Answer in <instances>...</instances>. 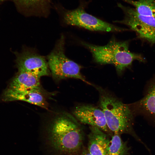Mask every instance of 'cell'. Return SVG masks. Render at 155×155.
<instances>
[{"mask_svg":"<svg viewBox=\"0 0 155 155\" xmlns=\"http://www.w3.org/2000/svg\"><path fill=\"white\" fill-rule=\"evenodd\" d=\"M47 139L50 146L58 153L75 155L82 150L83 132L76 118L65 113L55 117L50 123Z\"/></svg>","mask_w":155,"mask_h":155,"instance_id":"obj_1","label":"cell"},{"mask_svg":"<svg viewBox=\"0 0 155 155\" xmlns=\"http://www.w3.org/2000/svg\"><path fill=\"white\" fill-rule=\"evenodd\" d=\"M98 89L100 108L110 131L113 134H129L139 139L133 129L135 113L131 104L123 103L102 88Z\"/></svg>","mask_w":155,"mask_h":155,"instance_id":"obj_2","label":"cell"},{"mask_svg":"<svg viewBox=\"0 0 155 155\" xmlns=\"http://www.w3.org/2000/svg\"><path fill=\"white\" fill-rule=\"evenodd\" d=\"M82 44L91 52L95 62L100 64L113 65L119 74L129 67L134 61H144L141 55L129 50V42L127 41H118L113 38L104 46L84 42Z\"/></svg>","mask_w":155,"mask_h":155,"instance_id":"obj_3","label":"cell"},{"mask_svg":"<svg viewBox=\"0 0 155 155\" xmlns=\"http://www.w3.org/2000/svg\"><path fill=\"white\" fill-rule=\"evenodd\" d=\"M64 40V36L61 35L54 49L47 56V62L52 76L58 80L69 78L77 79L92 85L82 75L81 66L65 55Z\"/></svg>","mask_w":155,"mask_h":155,"instance_id":"obj_4","label":"cell"},{"mask_svg":"<svg viewBox=\"0 0 155 155\" xmlns=\"http://www.w3.org/2000/svg\"><path fill=\"white\" fill-rule=\"evenodd\" d=\"M84 3L72 10H63L64 22L68 25L81 27L91 31L120 32L125 29L104 21L86 13Z\"/></svg>","mask_w":155,"mask_h":155,"instance_id":"obj_5","label":"cell"},{"mask_svg":"<svg viewBox=\"0 0 155 155\" xmlns=\"http://www.w3.org/2000/svg\"><path fill=\"white\" fill-rule=\"evenodd\" d=\"M125 14L123 20L115 22L125 24L135 32L139 37L151 44L155 43V18L139 14L134 8L117 4Z\"/></svg>","mask_w":155,"mask_h":155,"instance_id":"obj_6","label":"cell"},{"mask_svg":"<svg viewBox=\"0 0 155 155\" xmlns=\"http://www.w3.org/2000/svg\"><path fill=\"white\" fill-rule=\"evenodd\" d=\"M16 62L18 71L25 72L40 78L49 74L48 64L45 57L31 49H25L17 53Z\"/></svg>","mask_w":155,"mask_h":155,"instance_id":"obj_7","label":"cell"},{"mask_svg":"<svg viewBox=\"0 0 155 155\" xmlns=\"http://www.w3.org/2000/svg\"><path fill=\"white\" fill-rule=\"evenodd\" d=\"M72 113L80 123L96 127L106 133L110 134L102 110L90 104H82L77 106Z\"/></svg>","mask_w":155,"mask_h":155,"instance_id":"obj_8","label":"cell"},{"mask_svg":"<svg viewBox=\"0 0 155 155\" xmlns=\"http://www.w3.org/2000/svg\"><path fill=\"white\" fill-rule=\"evenodd\" d=\"M131 105L135 114L155 120V77L149 82L144 97Z\"/></svg>","mask_w":155,"mask_h":155,"instance_id":"obj_9","label":"cell"},{"mask_svg":"<svg viewBox=\"0 0 155 155\" xmlns=\"http://www.w3.org/2000/svg\"><path fill=\"white\" fill-rule=\"evenodd\" d=\"M40 78L24 71H18L11 81L7 90H33L42 92Z\"/></svg>","mask_w":155,"mask_h":155,"instance_id":"obj_10","label":"cell"},{"mask_svg":"<svg viewBox=\"0 0 155 155\" xmlns=\"http://www.w3.org/2000/svg\"><path fill=\"white\" fill-rule=\"evenodd\" d=\"M18 10L26 16H46L49 13L51 0H13Z\"/></svg>","mask_w":155,"mask_h":155,"instance_id":"obj_11","label":"cell"},{"mask_svg":"<svg viewBox=\"0 0 155 155\" xmlns=\"http://www.w3.org/2000/svg\"><path fill=\"white\" fill-rule=\"evenodd\" d=\"M5 101L22 100L41 107L48 108V104L41 92L33 90L22 91L5 90L2 95Z\"/></svg>","mask_w":155,"mask_h":155,"instance_id":"obj_12","label":"cell"},{"mask_svg":"<svg viewBox=\"0 0 155 155\" xmlns=\"http://www.w3.org/2000/svg\"><path fill=\"white\" fill-rule=\"evenodd\" d=\"M87 149L92 155H107L106 150L110 140L107 134L99 128L90 127Z\"/></svg>","mask_w":155,"mask_h":155,"instance_id":"obj_13","label":"cell"},{"mask_svg":"<svg viewBox=\"0 0 155 155\" xmlns=\"http://www.w3.org/2000/svg\"><path fill=\"white\" fill-rule=\"evenodd\" d=\"M133 6L141 15L155 18V0H122Z\"/></svg>","mask_w":155,"mask_h":155,"instance_id":"obj_14","label":"cell"},{"mask_svg":"<svg viewBox=\"0 0 155 155\" xmlns=\"http://www.w3.org/2000/svg\"><path fill=\"white\" fill-rule=\"evenodd\" d=\"M129 148L123 141L120 135L113 134L106 150L107 155H127Z\"/></svg>","mask_w":155,"mask_h":155,"instance_id":"obj_15","label":"cell"},{"mask_svg":"<svg viewBox=\"0 0 155 155\" xmlns=\"http://www.w3.org/2000/svg\"><path fill=\"white\" fill-rule=\"evenodd\" d=\"M80 155H92L88 151L87 149H83L81 152Z\"/></svg>","mask_w":155,"mask_h":155,"instance_id":"obj_16","label":"cell"},{"mask_svg":"<svg viewBox=\"0 0 155 155\" xmlns=\"http://www.w3.org/2000/svg\"><path fill=\"white\" fill-rule=\"evenodd\" d=\"M7 0H0V4L2 3V2L5 1H6Z\"/></svg>","mask_w":155,"mask_h":155,"instance_id":"obj_17","label":"cell"}]
</instances>
